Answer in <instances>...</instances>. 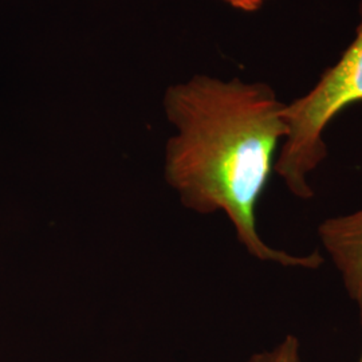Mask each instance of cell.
<instances>
[{"label":"cell","instance_id":"6da1fadb","mask_svg":"<svg viewBox=\"0 0 362 362\" xmlns=\"http://www.w3.org/2000/svg\"><path fill=\"white\" fill-rule=\"evenodd\" d=\"M285 105L264 82L197 74L172 85L164 110L175 127L164 176L182 206L200 215L223 212L247 252L282 267L317 270L318 251L296 255L269 246L257 223L259 199L287 136Z\"/></svg>","mask_w":362,"mask_h":362},{"label":"cell","instance_id":"7a4b0ae2","mask_svg":"<svg viewBox=\"0 0 362 362\" xmlns=\"http://www.w3.org/2000/svg\"><path fill=\"white\" fill-rule=\"evenodd\" d=\"M356 38L309 93L285 105L287 136L276 156L274 172L300 200L314 197L310 175L327 156L324 133L339 113L362 103V0Z\"/></svg>","mask_w":362,"mask_h":362},{"label":"cell","instance_id":"3957f363","mask_svg":"<svg viewBox=\"0 0 362 362\" xmlns=\"http://www.w3.org/2000/svg\"><path fill=\"white\" fill-rule=\"evenodd\" d=\"M318 238L348 296L357 303L362 322V208L324 220L318 226Z\"/></svg>","mask_w":362,"mask_h":362},{"label":"cell","instance_id":"277c9868","mask_svg":"<svg viewBox=\"0 0 362 362\" xmlns=\"http://www.w3.org/2000/svg\"><path fill=\"white\" fill-rule=\"evenodd\" d=\"M250 362H300L299 341L297 337L287 336L270 351H263L252 356Z\"/></svg>","mask_w":362,"mask_h":362},{"label":"cell","instance_id":"5b68a950","mask_svg":"<svg viewBox=\"0 0 362 362\" xmlns=\"http://www.w3.org/2000/svg\"><path fill=\"white\" fill-rule=\"evenodd\" d=\"M223 1L228 3L236 10L246 11V13H254V11H258L266 0H223Z\"/></svg>","mask_w":362,"mask_h":362},{"label":"cell","instance_id":"8992f818","mask_svg":"<svg viewBox=\"0 0 362 362\" xmlns=\"http://www.w3.org/2000/svg\"><path fill=\"white\" fill-rule=\"evenodd\" d=\"M362 324V322H361ZM360 362H362V354H361V358H360Z\"/></svg>","mask_w":362,"mask_h":362}]
</instances>
